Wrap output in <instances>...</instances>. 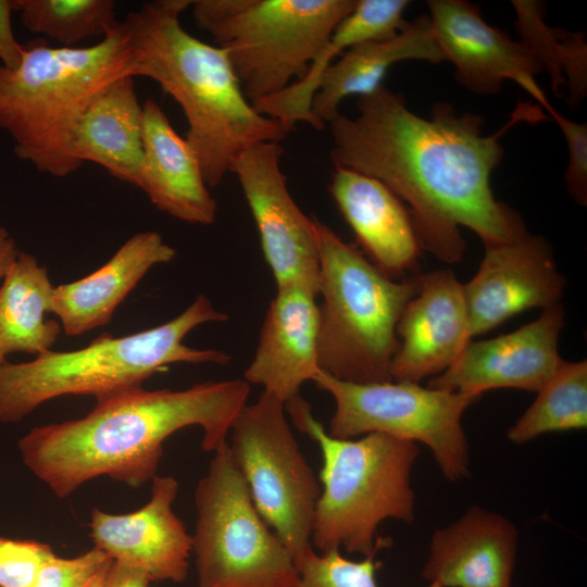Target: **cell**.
<instances>
[{
	"mask_svg": "<svg viewBox=\"0 0 587 587\" xmlns=\"http://www.w3.org/2000/svg\"><path fill=\"white\" fill-rule=\"evenodd\" d=\"M319 321L315 292L300 286L276 288L243 379L284 403L299 396L320 372Z\"/></svg>",
	"mask_w": 587,
	"mask_h": 587,
	"instance_id": "obj_18",
	"label": "cell"
},
{
	"mask_svg": "<svg viewBox=\"0 0 587 587\" xmlns=\"http://www.w3.org/2000/svg\"><path fill=\"white\" fill-rule=\"evenodd\" d=\"M517 544L511 520L474 505L434 532L421 575L439 587H512Z\"/></svg>",
	"mask_w": 587,
	"mask_h": 587,
	"instance_id": "obj_19",
	"label": "cell"
},
{
	"mask_svg": "<svg viewBox=\"0 0 587 587\" xmlns=\"http://www.w3.org/2000/svg\"><path fill=\"white\" fill-rule=\"evenodd\" d=\"M329 192L376 267L394 279L416 267L422 249L411 215L385 184L335 167Z\"/></svg>",
	"mask_w": 587,
	"mask_h": 587,
	"instance_id": "obj_20",
	"label": "cell"
},
{
	"mask_svg": "<svg viewBox=\"0 0 587 587\" xmlns=\"http://www.w3.org/2000/svg\"><path fill=\"white\" fill-rule=\"evenodd\" d=\"M250 390L243 378L178 390L125 388L96 398L84 417L34 427L18 449L27 469L59 498L99 476L140 487L157 475L165 439L182 428L200 426L205 452L225 446Z\"/></svg>",
	"mask_w": 587,
	"mask_h": 587,
	"instance_id": "obj_2",
	"label": "cell"
},
{
	"mask_svg": "<svg viewBox=\"0 0 587 587\" xmlns=\"http://www.w3.org/2000/svg\"><path fill=\"white\" fill-rule=\"evenodd\" d=\"M280 142L266 141L242 151L233 162L253 216L264 259L276 288L300 286L319 291V249L314 218L294 200L280 168Z\"/></svg>",
	"mask_w": 587,
	"mask_h": 587,
	"instance_id": "obj_12",
	"label": "cell"
},
{
	"mask_svg": "<svg viewBox=\"0 0 587 587\" xmlns=\"http://www.w3.org/2000/svg\"><path fill=\"white\" fill-rule=\"evenodd\" d=\"M197 587H297L292 554L255 508L228 445L195 490Z\"/></svg>",
	"mask_w": 587,
	"mask_h": 587,
	"instance_id": "obj_9",
	"label": "cell"
},
{
	"mask_svg": "<svg viewBox=\"0 0 587 587\" xmlns=\"http://www.w3.org/2000/svg\"><path fill=\"white\" fill-rule=\"evenodd\" d=\"M357 108L354 117L339 113L327 124L332 162L378 179L404 201L421 249L455 263L465 250L460 226L474 232L484 247L528 232L522 216L495 198L490 175L503 157L501 135L540 112L517 108L501 129L485 136L480 116L437 102L423 117L384 85L359 97Z\"/></svg>",
	"mask_w": 587,
	"mask_h": 587,
	"instance_id": "obj_1",
	"label": "cell"
},
{
	"mask_svg": "<svg viewBox=\"0 0 587 587\" xmlns=\"http://www.w3.org/2000/svg\"><path fill=\"white\" fill-rule=\"evenodd\" d=\"M227 442L252 501L296 564L313 552L321 486L286 417L285 403L262 391L235 419Z\"/></svg>",
	"mask_w": 587,
	"mask_h": 587,
	"instance_id": "obj_11",
	"label": "cell"
},
{
	"mask_svg": "<svg viewBox=\"0 0 587 587\" xmlns=\"http://www.w3.org/2000/svg\"><path fill=\"white\" fill-rule=\"evenodd\" d=\"M108 567H105L104 570L99 572L96 576H93V578L87 584L86 587H102Z\"/></svg>",
	"mask_w": 587,
	"mask_h": 587,
	"instance_id": "obj_36",
	"label": "cell"
},
{
	"mask_svg": "<svg viewBox=\"0 0 587 587\" xmlns=\"http://www.w3.org/2000/svg\"><path fill=\"white\" fill-rule=\"evenodd\" d=\"M297 587H378L376 571L379 562L375 555L361 560L344 557L340 550H314L297 564Z\"/></svg>",
	"mask_w": 587,
	"mask_h": 587,
	"instance_id": "obj_29",
	"label": "cell"
},
{
	"mask_svg": "<svg viewBox=\"0 0 587 587\" xmlns=\"http://www.w3.org/2000/svg\"><path fill=\"white\" fill-rule=\"evenodd\" d=\"M112 0H16V12L32 33L63 47L92 36H104L114 20Z\"/></svg>",
	"mask_w": 587,
	"mask_h": 587,
	"instance_id": "obj_28",
	"label": "cell"
},
{
	"mask_svg": "<svg viewBox=\"0 0 587 587\" xmlns=\"http://www.w3.org/2000/svg\"><path fill=\"white\" fill-rule=\"evenodd\" d=\"M587 427V362L561 363L537 391L535 401L508 429V439L523 445L539 436Z\"/></svg>",
	"mask_w": 587,
	"mask_h": 587,
	"instance_id": "obj_27",
	"label": "cell"
},
{
	"mask_svg": "<svg viewBox=\"0 0 587 587\" xmlns=\"http://www.w3.org/2000/svg\"><path fill=\"white\" fill-rule=\"evenodd\" d=\"M112 561L95 547L74 558L53 553L42 563L29 587H86Z\"/></svg>",
	"mask_w": 587,
	"mask_h": 587,
	"instance_id": "obj_30",
	"label": "cell"
},
{
	"mask_svg": "<svg viewBox=\"0 0 587 587\" xmlns=\"http://www.w3.org/2000/svg\"><path fill=\"white\" fill-rule=\"evenodd\" d=\"M319 249V367L351 383L392 380L397 325L419 289L417 276L395 280L330 227L314 218Z\"/></svg>",
	"mask_w": 587,
	"mask_h": 587,
	"instance_id": "obj_7",
	"label": "cell"
},
{
	"mask_svg": "<svg viewBox=\"0 0 587 587\" xmlns=\"http://www.w3.org/2000/svg\"><path fill=\"white\" fill-rule=\"evenodd\" d=\"M565 285L550 243L539 235L527 232L485 247L477 273L463 284L472 338L526 310L560 304Z\"/></svg>",
	"mask_w": 587,
	"mask_h": 587,
	"instance_id": "obj_14",
	"label": "cell"
},
{
	"mask_svg": "<svg viewBox=\"0 0 587 587\" xmlns=\"http://www.w3.org/2000/svg\"><path fill=\"white\" fill-rule=\"evenodd\" d=\"M53 287L46 266L20 252L0 286V366L16 352L36 357L51 350L61 333L60 323L46 317Z\"/></svg>",
	"mask_w": 587,
	"mask_h": 587,
	"instance_id": "obj_25",
	"label": "cell"
},
{
	"mask_svg": "<svg viewBox=\"0 0 587 587\" xmlns=\"http://www.w3.org/2000/svg\"><path fill=\"white\" fill-rule=\"evenodd\" d=\"M516 28L524 42L551 76L555 95L566 87L569 103L576 108L587 95V45L585 33H569L549 27L542 4L514 0Z\"/></svg>",
	"mask_w": 587,
	"mask_h": 587,
	"instance_id": "obj_26",
	"label": "cell"
},
{
	"mask_svg": "<svg viewBox=\"0 0 587 587\" xmlns=\"http://www.w3.org/2000/svg\"><path fill=\"white\" fill-rule=\"evenodd\" d=\"M52 554L47 544L0 537V587H29Z\"/></svg>",
	"mask_w": 587,
	"mask_h": 587,
	"instance_id": "obj_31",
	"label": "cell"
},
{
	"mask_svg": "<svg viewBox=\"0 0 587 587\" xmlns=\"http://www.w3.org/2000/svg\"><path fill=\"white\" fill-rule=\"evenodd\" d=\"M313 382L335 403L329 435L349 439L383 433L421 442L429 448L447 480L471 476L462 417L479 397L411 382L351 383L321 371Z\"/></svg>",
	"mask_w": 587,
	"mask_h": 587,
	"instance_id": "obj_10",
	"label": "cell"
},
{
	"mask_svg": "<svg viewBox=\"0 0 587 587\" xmlns=\"http://www.w3.org/2000/svg\"><path fill=\"white\" fill-rule=\"evenodd\" d=\"M20 252L13 237L4 227L0 226V280L14 265Z\"/></svg>",
	"mask_w": 587,
	"mask_h": 587,
	"instance_id": "obj_35",
	"label": "cell"
},
{
	"mask_svg": "<svg viewBox=\"0 0 587 587\" xmlns=\"http://www.w3.org/2000/svg\"><path fill=\"white\" fill-rule=\"evenodd\" d=\"M175 254L159 233L139 232L97 271L54 286L51 313L67 336L101 327L111 321L116 308L151 267L171 262Z\"/></svg>",
	"mask_w": 587,
	"mask_h": 587,
	"instance_id": "obj_22",
	"label": "cell"
},
{
	"mask_svg": "<svg viewBox=\"0 0 587 587\" xmlns=\"http://www.w3.org/2000/svg\"><path fill=\"white\" fill-rule=\"evenodd\" d=\"M16 11V0H0V60L9 68L16 67L22 60L23 46L13 34L11 16Z\"/></svg>",
	"mask_w": 587,
	"mask_h": 587,
	"instance_id": "obj_33",
	"label": "cell"
},
{
	"mask_svg": "<svg viewBox=\"0 0 587 587\" xmlns=\"http://www.w3.org/2000/svg\"><path fill=\"white\" fill-rule=\"evenodd\" d=\"M134 77L118 79L101 92L79 118L70 142V157L104 167L115 178L139 187L143 161L142 105Z\"/></svg>",
	"mask_w": 587,
	"mask_h": 587,
	"instance_id": "obj_24",
	"label": "cell"
},
{
	"mask_svg": "<svg viewBox=\"0 0 587 587\" xmlns=\"http://www.w3.org/2000/svg\"><path fill=\"white\" fill-rule=\"evenodd\" d=\"M565 325L560 304L496 338L471 340L455 362L433 377L428 387L480 397L483 392L514 388L538 391L557 372L563 359L559 338Z\"/></svg>",
	"mask_w": 587,
	"mask_h": 587,
	"instance_id": "obj_15",
	"label": "cell"
},
{
	"mask_svg": "<svg viewBox=\"0 0 587 587\" xmlns=\"http://www.w3.org/2000/svg\"><path fill=\"white\" fill-rule=\"evenodd\" d=\"M227 319L207 296L198 295L180 314L155 327L121 337L102 334L82 349H51L28 362L8 361L0 366V422H20L43 402L61 396L99 398L142 386L171 364L226 365L232 360L228 353L189 347L184 338L202 324Z\"/></svg>",
	"mask_w": 587,
	"mask_h": 587,
	"instance_id": "obj_6",
	"label": "cell"
},
{
	"mask_svg": "<svg viewBox=\"0 0 587 587\" xmlns=\"http://www.w3.org/2000/svg\"><path fill=\"white\" fill-rule=\"evenodd\" d=\"M419 289L397 325L398 348L390 365L396 382L420 383L450 367L472 340L461 284L451 270L417 276Z\"/></svg>",
	"mask_w": 587,
	"mask_h": 587,
	"instance_id": "obj_17",
	"label": "cell"
},
{
	"mask_svg": "<svg viewBox=\"0 0 587 587\" xmlns=\"http://www.w3.org/2000/svg\"><path fill=\"white\" fill-rule=\"evenodd\" d=\"M143 161L139 187L160 211L187 223L210 225L217 213L200 159L153 100L142 105Z\"/></svg>",
	"mask_w": 587,
	"mask_h": 587,
	"instance_id": "obj_21",
	"label": "cell"
},
{
	"mask_svg": "<svg viewBox=\"0 0 587 587\" xmlns=\"http://www.w3.org/2000/svg\"><path fill=\"white\" fill-rule=\"evenodd\" d=\"M429 20L444 61L454 65L455 79L467 90L492 95L510 79L542 105L548 100L536 83L544 71L521 40L486 23L477 5L464 0H429Z\"/></svg>",
	"mask_w": 587,
	"mask_h": 587,
	"instance_id": "obj_13",
	"label": "cell"
},
{
	"mask_svg": "<svg viewBox=\"0 0 587 587\" xmlns=\"http://www.w3.org/2000/svg\"><path fill=\"white\" fill-rule=\"evenodd\" d=\"M427 587H439V586H438L437 584L429 583V584L427 585Z\"/></svg>",
	"mask_w": 587,
	"mask_h": 587,
	"instance_id": "obj_37",
	"label": "cell"
},
{
	"mask_svg": "<svg viewBox=\"0 0 587 587\" xmlns=\"http://www.w3.org/2000/svg\"><path fill=\"white\" fill-rule=\"evenodd\" d=\"M178 483L173 476L152 478L151 497L139 510L90 513L95 548L113 561L141 570L151 582L182 583L189 570L192 537L174 513Z\"/></svg>",
	"mask_w": 587,
	"mask_h": 587,
	"instance_id": "obj_16",
	"label": "cell"
},
{
	"mask_svg": "<svg viewBox=\"0 0 587 587\" xmlns=\"http://www.w3.org/2000/svg\"><path fill=\"white\" fill-rule=\"evenodd\" d=\"M405 60L442 62L428 14L408 22L395 37L367 41L345 51L324 73L311 103L315 129H323L350 96H367L383 85L388 70Z\"/></svg>",
	"mask_w": 587,
	"mask_h": 587,
	"instance_id": "obj_23",
	"label": "cell"
},
{
	"mask_svg": "<svg viewBox=\"0 0 587 587\" xmlns=\"http://www.w3.org/2000/svg\"><path fill=\"white\" fill-rule=\"evenodd\" d=\"M150 583L141 570L112 561L105 572L102 587H150Z\"/></svg>",
	"mask_w": 587,
	"mask_h": 587,
	"instance_id": "obj_34",
	"label": "cell"
},
{
	"mask_svg": "<svg viewBox=\"0 0 587 587\" xmlns=\"http://www.w3.org/2000/svg\"><path fill=\"white\" fill-rule=\"evenodd\" d=\"M558 123L567 143L566 189L580 205L587 203V125L564 117L547 101L544 105Z\"/></svg>",
	"mask_w": 587,
	"mask_h": 587,
	"instance_id": "obj_32",
	"label": "cell"
},
{
	"mask_svg": "<svg viewBox=\"0 0 587 587\" xmlns=\"http://www.w3.org/2000/svg\"><path fill=\"white\" fill-rule=\"evenodd\" d=\"M285 410L295 426L316 442L323 459L313 548L317 552L344 548L366 558L388 547L390 539L378 536L379 525L388 519L408 524L414 520L416 442L383 433L334 437L300 396L286 402Z\"/></svg>",
	"mask_w": 587,
	"mask_h": 587,
	"instance_id": "obj_5",
	"label": "cell"
},
{
	"mask_svg": "<svg viewBox=\"0 0 587 587\" xmlns=\"http://www.w3.org/2000/svg\"><path fill=\"white\" fill-rule=\"evenodd\" d=\"M357 0H196L195 24L223 49L253 104L301 79Z\"/></svg>",
	"mask_w": 587,
	"mask_h": 587,
	"instance_id": "obj_8",
	"label": "cell"
},
{
	"mask_svg": "<svg viewBox=\"0 0 587 587\" xmlns=\"http://www.w3.org/2000/svg\"><path fill=\"white\" fill-rule=\"evenodd\" d=\"M191 4L145 2L122 23L132 76L157 82L180 105L188 123L186 139L200 159L207 185L216 187L242 151L260 142H280L288 130L254 109L223 49L183 28L180 15Z\"/></svg>",
	"mask_w": 587,
	"mask_h": 587,
	"instance_id": "obj_3",
	"label": "cell"
},
{
	"mask_svg": "<svg viewBox=\"0 0 587 587\" xmlns=\"http://www.w3.org/2000/svg\"><path fill=\"white\" fill-rule=\"evenodd\" d=\"M132 76L130 47L122 22L83 48L23 47L21 63L0 64V128L15 154L38 171L65 177L79 167L70 157L73 132L91 102L112 84Z\"/></svg>",
	"mask_w": 587,
	"mask_h": 587,
	"instance_id": "obj_4",
	"label": "cell"
}]
</instances>
